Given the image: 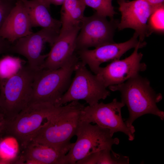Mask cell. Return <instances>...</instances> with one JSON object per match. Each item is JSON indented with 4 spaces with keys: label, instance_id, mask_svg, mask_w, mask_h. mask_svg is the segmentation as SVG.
<instances>
[{
    "label": "cell",
    "instance_id": "cell-6",
    "mask_svg": "<svg viewBox=\"0 0 164 164\" xmlns=\"http://www.w3.org/2000/svg\"><path fill=\"white\" fill-rule=\"evenodd\" d=\"M76 142L72 143L62 164H75L90 154L104 149H111L119 140L113 138L109 130L97 124L81 121L77 131Z\"/></svg>",
    "mask_w": 164,
    "mask_h": 164
},
{
    "label": "cell",
    "instance_id": "cell-16",
    "mask_svg": "<svg viewBox=\"0 0 164 164\" xmlns=\"http://www.w3.org/2000/svg\"><path fill=\"white\" fill-rule=\"evenodd\" d=\"M67 153L32 141L23 149L19 156L22 164L26 159L34 160L40 164H62Z\"/></svg>",
    "mask_w": 164,
    "mask_h": 164
},
{
    "label": "cell",
    "instance_id": "cell-2",
    "mask_svg": "<svg viewBox=\"0 0 164 164\" xmlns=\"http://www.w3.org/2000/svg\"><path fill=\"white\" fill-rule=\"evenodd\" d=\"M113 91H119L121 101L127 107L129 116L125 121L129 127L137 118L147 114L156 115L163 120L164 112L160 110L157 103L162 99L160 93H156L146 78L137 74L124 82L109 87Z\"/></svg>",
    "mask_w": 164,
    "mask_h": 164
},
{
    "label": "cell",
    "instance_id": "cell-3",
    "mask_svg": "<svg viewBox=\"0 0 164 164\" xmlns=\"http://www.w3.org/2000/svg\"><path fill=\"white\" fill-rule=\"evenodd\" d=\"M79 61V57L74 54L58 69H43L36 72L30 104L46 103L56 105L69 87L72 75Z\"/></svg>",
    "mask_w": 164,
    "mask_h": 164
},
{
    "label": "cell",
    "instance_id": "cell-8",
    "mask_svg": "<svg viewBox=\"0 0 164 164\" xmlns=\"http://www.w3.org/2000/svg\"><path fill=\"white\" fill-rule=\"evenodd\" d=\"M125 106L122 102L114 98L108 103L98 102L85 106L82 111L81 121L96 124L108 129L112 136L116 132H123L129 140L132 141L135 138V129L133 126H128L122 118L121 109Z\"/></svg>",
    "mask_w": 164,
    "mask_h": 164
},
{
    "label": "cell",
    "instance_id": "cell-29",
    "mask_svg": "<svg viewBox=\"0 0 164 164\" xmlns=\"http://www.w3.org/2000/svg\"><path fill=\"white\" fill-rule=\"evenodd\" d=\"M2 0H0V2Z\"/></svg>",
    "mask_w": 164,
    "mask_h": 164
},
{
    "label": "cell",
    "instance_id": "cell-19",
    "mask_svg": "<svg viewBox=\"0 0 164 164\" xmlns=\"http://www.w3.org/2000/svg\"><path fill=\"white\" fill-rule=\"evenodd\" d=\"M128 157L117 153L112 149H103L88 155L77 164H128Z\"/></svg>",
    "mask_w": 164,
    "mask_h": 164
},
{
    "label": "cell",
    "instance_id": "cell-24",
    "mask_svg": "<svg viewBox=\"0 0 164 164\" xmlns=\"http://www.w3.org/2000/svg\"><path fill=\"white\" fill-rule=\"evenodd\" d=\"M6 122L5 115L0 111V138L4 134Z\"/></svg>",
    "mask_w": 164,
    "mask_h": 164
},
{
    "label": "cell",
    "instance_id": "cell-23",
    "mask_svg": "<svg viewBox=\"0 0 164 164\" xmlns=\"http://www.w3.org/2000/svg\"><path fill=\"white\" fill-rule=\"evenodd\" d=\"M11 44L7 40L0 36V55L10 52Z\"/></svg>",
    "mask_w": 164,
    "mask_h": 164
},
{
    "label": "cell",
    "instance_id": "cell-28",
    "mask_svg": "<svg viewBox=\"0 0 164 164\" xmlns=\"http://www.w3.org/2000/svg\"><path fill=\"white\" fill-rule=\"evenodd\" d=\"M9 0L14 1V0Z\"/></svg>",
    "mask_w": 164,
    "mask_h": 164
},
{
    "label": "cell",
    "instance_id": "cell-26",
    "mask_svg": "<svg viewBox=\"0 0 164 164\" xmlns=\"http://www.w3.org/2000/svg\"><path fill=\"white\" fill-rule=\"evenodd\" d=\"M46 6L49 10L51 0H36Z\"/></svg>",
    "mask_w": 164,
    "mask_h": 164
},
{
    "label": "cell",
    "instance_id": "cell-7",
    "mask_svg": "<svg viewBox=\"0 0 164 164\" xmlns=\"http://www.w3.org/2000/svg\"><path fill=\"white\" fill-rule=\"evenodd\" d=\"M80 60L76 64L74 77L65 92L57 102L56 106L63 105L73 101H85L92 106L104 100L110 95L96 74L94 75Z\"/></svg>",
    "mask_w": 164,
    "mask_h": 164
},
{
    "label": "cell",
    "instance_id": "cell-20",
    "mask_svg": "<svg viewBox=\"0 0 164 164\" xmlns=\"http://www.w3.org/2000/svg\"><path fill=\"white\" fill-rule=\"evenodd\" d=\"M112 0H83L86 6L94 9L97 14L111 19L116 14L112 5Z\"/></svg>",
    "mask_w": 164,
    "mask_h": 164
},
{
    "label": "cell",
    "instance_id": "cell-18",
    "mask_svg": "<svg viewBox=\"0 0 164 164\" xmlns=\"http://www.w3.org/2000/svg\"><path fill=\"white\" fill-rule=\"evenodd\" d=\"M62 5L60 33L80 28L86 7L83 0H66Z\"/></svg>",
    "mask_w": 164,
    "mask_h": 164
},
{
    "label": "cell",
    "instance_id": "cell-15",
    "mask_svg": "<svg viewBox=\"0 0 164 164\" xmlns=\"http://www.w3.org/2000/svg\"><path fill=\"white\" fill-rule=\"evenodd\" d=\"M80 28L60 33L45 60L43 69L54 70L63 65L75 54L76 40Z\"/></svg>",
    "mask_w": 164,
    "mask_h": 164
},
{
    "label": "cell",
    "instance_id": "cell-14",
    "mask_svg": "<svg viewBox=\"0 0 164 164\" xmlns=\"http://www.w3.org/2000/svg\"><path fill=\"white\" fill-rule=\"evenodd\" d=\"M32 27L22 0H17L0 29V36L12 44L32 33Z\"/></svg>",
    "mask_w": 164,
    "mask_h": 164
},
{
    "label": "cell",
    "instance_id": "cell-4",
    "mask_svg": "<svg viewBox=\"0 0 164 164\" xmlns=\"http://www.w3.org/2000/svg\"><path fill=\"white\" fill-rule=\"evenodd\" d=\"M36 72L27 65L9 77L0 79V111L11 119L30 103Z\"/></svg>",
    "mask_w": 164,
    "mask_h": 164
},
{
    "label": "cell",
    "instance_id": "cell-22",
    "mask_svg": "<svg viewBox=\"0 0 164 164\" xmlns=\"http://www.w3.org/2000/svg\"><path fill=\"white\" fill-rule=\"evenodd\" d=\"M12 1L2 0L0 2V29L15 5L12 4Z\"/></svg>",
    "mask_w": 164,
    "mask_h": 164
},
{
    "label": "cell",
    "instance_id": "cell-9",
    "mask_svg": "<svg viewBox=\"0 0 164 164\" xmlns=\"http://www.w3.org/2000/svg\"><path fill=\"white\" fill-rule=\"evenodd\" d=\"M118 24L113 19L108 21L96 12L91 16H84L77 37L76 50L114 42V31Z\"/></svg>",
    "mask_w": 164,
    "mask_h": 164
},
{
    "label": "cell",
    "instance_id": "cell-1",
    "mask_svg": "<svg viewBox=\"0 0 164 164\" xmlns=\"http://www.w3.org/2000/svg\"><path fill=\"white\" fill-rule=\"evenodd\" d=\"M85 106L78 101L58 106L32 141L68 152L72 144L70 140L76 135L81 122Z\"/></svg>",
    "mask_w": 164,
    "mask_h": 164
},
{
    "label": "cell",
    "instance_id": "cell-11",
    "mask_svg": "<svg viewBox=\"0 0 164 164\" xmlns=\"http://www.w3.org/2000/svg\"><path fill=\"white\" fill-rule=\"evenodd\" d=\"M141 48L137 46L128 57L112 61L106 66L100 67L96 75L106 87L123 83L146 70V65L141 62L143 54L138 52Z\"/></svg>",
    "mask_w": 164,
    "mask_h": 164
},
{
    "label": "cell",
    "instance_id": "cell-17",
    "mask_svg": "<svg viewBox=\"0 0 164 164\" xmlns=\"http://www.w3.org/2000/svg\"><path fill=\"white\" fill-rule=\"evenodd\" d=\"M28 14L32 26L49 29L60 33V20L53 18L49 10L36 0H22Z\"/></svg>",
    "mask_w": 164,
    "mask_h": 164
},
{
    "label": "cell",
    "instance_id": "cell-30",
    "mask_svg": "<svg viewBox=\"0 0 164 164\" xmlns=\"http://www.w3.org/2000/svg\"></svg>",
    "mask_w": 164,
    "mask_h": 164
},
{
    "label": "cell",
    "instance_id": "cell-10",
    "mask_svg": "<svg viewBox=\"0 0 164 164\" xmlns=\"http://www.w3.org/2000/svg\"><path fill=\"white\" fill-rule=\"evenodd\" d=\"M59 33L52 30L42 28L39 31L19 39L12 45L10 53L21 55L27 59L28 66L37 72L43 69L48 53L42 54L44 44L49 43L51 46Z\"/></svg>",
    "mask_w": 164,
    "mask_h": 164
},
{
    "label": "cell",
    "instance_id": "cell-25",
    "mask_svg": "<svg viewBox=\"0 0 164 164\" xmlns=\"http://www.w3.org/2000/svg\"><path fill=\"white\" fill-rule=\"evenodd\" d=\"M146 0L153 9L164 5V0Z\"/></svg>",
    "mask_w": 164,
    "mask_h": 164
},
{
    "label": "cell",
    "instance_id": "cell-27",
    "mask_svg": "<svg viewBox=\"0 0 164 164\" xmlns=\"http://www.w3.org/2000/svg\"><path fill=\"white\" fill-rule=\"evenodd\" d=\"M66 0H51V4L56 5H62Z\"/></svg>",
    "mask_w": 164,
    "mask_h": 164
},
{
    "label": "cell",
    "instance_id": "cell-21",
    "mask_svg": "<svg viewBox=\"0 0 164 164\" xmlns=\"http://www.w3.org/2000/svg\"><path fill=\"white\" fill-rule=\"evenodd\" d=\"M164 5L154 9L149 20V26L152 33L153 32L163 33L164 30Z\"/></svg>",
    "mask_w": 164,
    "mask_h": 164
},
{
    "label": "cell",
    "instance_id": "cell-13",
    "mask_svg": "<svg viewBox=\"0 0 164 164\" xmlns=\"http://www.w3.org/2000/svg\"><path fill=\"white\" fill-rule=\"evenodd\" d=\"M118 3L121 16L117 27L120 30L127 28L134 29L139 37V40L143 42L145 38L152 33L148 22L154 9L146 0H120Z\"/></svg>",
    "mask_w": 164,
    "mask_h": 164
},
{
    "label": "cell",
    "instance_id": "cell-12",
    "mask_svg": "<svg viewBox=\"0 0 164 164\" xmlns=\"http://www.w3.org/2000/svg\"><path fill=\"white\" fill-rule=\"evenodd\" d=\"M138 36L135 32L130 39L124 42L109 43L98 46L93 50L86 49L77 51L79 58L91 70L96 74L102 63L120 59L131 49L139 46L145 47L146 43L138 40Z\"/></svg>",
    "mask_w": 164,
    "mask_h": 164
},
{
    "label": "cell",
    "instance_id": "cell-5",
    "mask_svg": "<svg viewBox=\"0 0 164 164\" xmlns=\"http://www.w3.org/2000/svg\"><path fill=\"white\" fill-rule=\"evenodd\" d=\"M57 106L46 103L30 104L13 118L6 119L4 134L14 138L23 149Z\"/></svg>",
    "mask_w": 164,
    "mask_h": 164
}]
</instances>
